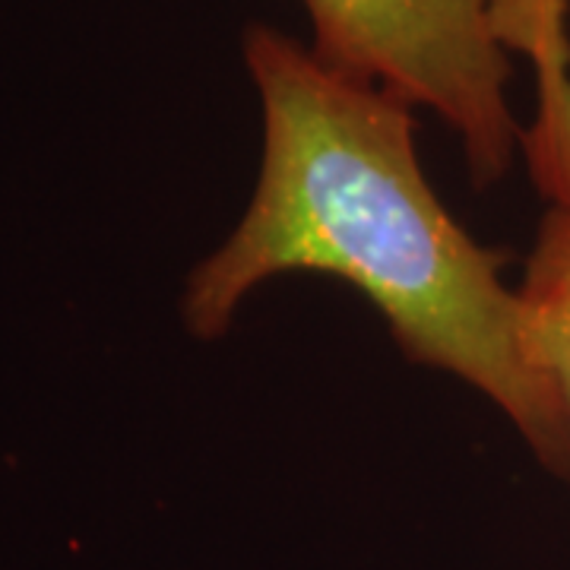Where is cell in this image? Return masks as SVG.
Listing matches in <instances>:
<instances>
[{
	"label": "cell",
	"mask_w": 570,
	"mask_h": 570,
	"mask_svg": "<svg viewBox=\"0 0 570 570\" xmlns=\"http://www.w3.org/2000/svg\"><path fill=\"white\" fill-rule=\"evenodd\" d=\"M501 36L527 55L539 80V111L523 127L532 181L554 200H570V39L568 0H501Z\"/></svg>",
	"instance_id": "obj_3"
},
{
	"label": "cell",
	"mask_w": 570,
	"mask_h": 570,
	"mask_svg": "<svg viewBox=\"0 0 570 570\" xmlns=\"http://www.w3.org/2000/svg\"><path fill=\"white\" fill-rule=\"evenodd\" d=\"M245 63L264 111L261 175L242 223L187 279V330L223 336L276 276L343 279L377 307L409 362L466 381L539 463L568 475L561 412L501 276L508 257L479 245L428 184L412 105L264 22L247 29Z\"/></svg>",
	"instance_id": "obj_1"
},
{
	"label": "cell",
	"mask_w": 570,
	"mask_h": 570,
	"mask_svg": "<svg viewBox=\"0 0 570 570\" xmlns=\"http://www.w3.org/2000/svg\"><path fill=\"white\" fill-rule=\"evenodd\" d=\"M311 51L412 108H428L463 142L472 181H501L523 153L510 108L501 0H302Z\"/></svg>",
	"instance_id": "obj_2"
},
{
	"label": "cell",
	"mask_w": 570,
	"mask_h": 570,
	"mask_svg": "<svg viewBox=\"0 0 570 570\" xmlns=\"http://www.w3.org/2000/svg\"><path fill=\"white\" fill-rule=\"evenodd\" d=\"M517 298L532 365L558 403L570 453V200L542 216Z\"/></svg>",
	"instance_id": "obj_4"
}]
</instances>
